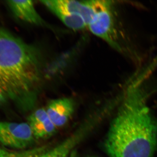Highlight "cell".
Returning a JSON list of instances; mask_svg holds the SVG:
<instances>
[{"instance_id":"cell-13","label":"cell","mask_w":157,"mask_h":157,"mask_svg":"<svg viewBox=\"0 0 157 157\" xmlns=\"http://www.w3.org/2000/svg\"><path fill=\"white\" fill-rule=\"evenodd\" d=\"M86 157H98L95 156H87Z\"/></svg>"},{"instance_id":"cell-10","label":"cell","mask_w":157,"mask_h":157,"mask_svg":"<svg viewBox=\"0 0 157 157\" xmlns=\"http://www.w3.org/2000/svg\"><path fill=\"white\" fill-rule=\"evenodd\" d=\"M46 150V147L23 151L10 150L0 147V157H32Z\"/></svg>"},{"instance_id":"cell-8","label":"cell","mask_w":157,"mask_h":157,"mask_svg":"<svg viewBox=\"0 0 157 157\" xmlns=\"http://www.w3.org/2000/svg\"><path fill=\"white\" fill-rule=\"evenodd\" d=\"M90 128L84 125L62 143L49 150H45L32 157H69L71 151Z\"/></svg>"},{"instance_id":"cell-12","label":"cell","mask_w":157,"mask_h":157,"mask_svg":"<svg viewBox=\"0 0 157 157\" xmlns=\"http://www.w3.org/2000/svg\"><path fill=\"white\" fill-rule=\"evenodd\" d=\"M69 157H78V153L76 148H74L71 151Z\"/></svg>"},{"instance_id":"cell-9","label":"cell","mask_w":157,"mask_h":157,"mask_svg":"<svg viewBox=\"0 0 157 157\" xmlns=\"http://www.w3.org/2000/svg\"><path fill=\"white\" fill-rule=\"evenodd\" d=\"M40 2L69 28L74 31H79L87 27L81 16L65 10L59 5L57 0H45Z\"/></svg>"},{"instance_id":"cell-1","label":"cell","mask_w":157,"mask_h":157,"mask_svg":"<svg viewBox=\"0 0 157 157\" xmlns=\"http://www.w3.org/2000/svg\"><path fill=\"white\" fill-rule=\"evenodd\" d=\"M140 84L127 88L104 147L109 157H152L157 147V116Z\"/></svg>"},{"instance_id":"cell-5","label":"cell","mask_w":157,"mask_h":157,"mask_svg":"<svg viewBox=\"0 0 157 157\" xmlns=\"http://www.w3.org/2000/svg\"><path fill=\"white\" fill-rule=\"evenodd\" d=\"M45 109L55 126L60 128L65 125L73 115L74 104L70 98H58L49 102Z\"/></svg>"},{"instance_id":"cell-7","label":"cell","mask_w":157,"mask_h":157,"mask_svg":"<svg viewBox=\"0 0 157 157\" xmlns=\"http://www.w3.org/2000/svg\"><path fill=\"white\" fill-rule=\"evenodd\" d=\"M7 4L14 16L21 20L34 25H46L36 10L33 1H8Z\"/></svg>"},{"instance_id":"cell-4","label":"cell","mask_w":157,"mask_h":157,"mask_svg":"<svg viewBox=\"0 0 157 157\" xmlns=\"http://www.w3.org/2000/svg\"><path fill=\"white\" fill-rule=\"evenodd\" d=\"M36 140L28 123L0 122V143L14 149L31 146Z\"/></svg>"},{"instance_id":"cell-2","label":"cell","mask_w":157,"mask_h":157,"mask_svg":"<svg viewBox=\"0 0 157 157\" xmlns=\"http://www.w3.org/2000/svg\"><path fill=\"white\" fill-rule=\"evenodd\" d=\"M44 75V60L39 49L7 29H0V91L30 108L36 103Z\"/></svg>"},{"instance_id":"cell-6","label":"cell","mask_w":157,"mask_h":157,"mask_svg":"<svg viewBox=\"0 0 157 157\" xmlns=\"http://www.w3.org/2000/svg\"><path fill=\"white\" fill-rule=\"evenodd\" d=\"M27 123L36 140L46 139L51 137L56 132L57 129L44 108H39L32 112L28 118Z\"/></svg>"},{"instance_id":"cell-3","label":"cell","mask_w":157,"mask_h":157,"mask_svg":"<svg viewBox=\"0 0 157 157\" xmlns=\"http://www.w3.org/2000/svg\"><path fill=\"white\" fill-rule=\"evenodd\" d=\"M93 15L87 27L95 36L103 39L113 48L125 54H129L126 37L117 20L114 2L93 0Z\"/></svg>"},{"instance_id":"cell-11","label":"cell","mask_w":157,"mask_h":157,"mask_svg":"<svg viewBox=\"0 0 157 157\" xmlns=\"http://www.w3.org/2000/svg\"><path fill=\"white\" fill-rule=\"evenodd\" d=\"M7 98V97L3 93L0 91V104H3V103H5L6 101Z\"/></svg>"}]
</instances>
